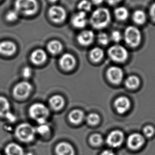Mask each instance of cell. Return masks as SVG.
<instances>
[{
  "mask_svg": "<svg viewBox=\"0 0 155 155\" xmlns=\"http://www.w3.org/2000/svg\"><path fill=\"white\" fill-rule=\"evenodd\" d=\"M94 39V34L92 31L86 30L80 32L78 36V41L83 46H88L92 43Z\"/></svg>",
  "mask_w": 155,
  "mask_h": 155,
  "instance_id": "obj_15",
  "label": "cell"
},
{
  "mask_svg": "<svg viewBox=\"0 0 155 155\" xmlns=\"http://www.w3.org/2000/svg\"><path fill=\"white\" fill-rule=\"evenodd\" d=\"M145 143V138L140 134L134 133L130 135L127 140V145L130 149L138 150L143 146Z\"/></svg>",
  "mask_w": 155,
  "mask_h": 155,
  "instance_id": "obj_12",
  "label": "cell"
},
{
  "mask_svg": "<svg viewBox=\"0 0 155 155\" xmlns=\"http://www.w3.org/2000/svg\"><path fill=\"white\" fill-rule=\"evenodd\" d=\"M30 117L39 124H46L49 115V110L45 105L41 103H34L29 109Z\"/></svg>",
  "mask_w": 155,
  "mask_h": 155,
  "instance_id": "obj_3",
  "label": "cell"
},
{
  "mask_svg": "<svg viewBox=\"0 0 155 155\" xmlns=\"http://www.w3.org/2000/svg\"><path fill=\"white\" fill-rule=\"evenodd\" d=\"M140 83V80L136 76H130L126 79L125 84L127 88L134 90L137 88Z\"/></svg>",
  "mask_w": 155,
  "mask_h": 155,
  "instance_id": "obj_25",
  "label": "cell"
},
{
  "mask_svg": "<svg viewBox=\"0 0 155 155\" xmlns=\"http://www.w3.org/2000/svg\"><path fill=\"white\" fill-rule=\"evenodd\" d=\"M32 74V70L31 67L29 66H25L23 67V69L22 70V75L25 78H30Z\"/></svg>",
  "mask_w": 155,
  "mask_h": 155,
  "instance_id": "obj_35",
  "label": "cell"
},
{
  "mask_svg": "<svg viewBox=\"0 0 155 155\" xmlns=\"http://www.w3.org/2000/svg\"><path fill=\"white\" fill-rule=\"evenodd\" d=\"M84 118V112L80 110H74L69 113L68 115L69 121L75 124H80Z\"/></svg>",
  "mask_w": 155,
  "mask_h": 155,
  "instance_id": "obj_22",
  "label": "cell"
},
{
  "mask_svg": "<svg viewBox=\"0 0 155 155\" xmlns=\"http://www.w3.org/2000/svg\"><path fill=\"white\" fill-rule=\"evenodd\" d=\"M143 132L145 137L147 138H150L155 134V129L152 126H147L144 128Z\"/></svg>",
  "mask_w": 155,
  "mask_h": 155,
  "instance_id": "obj_34",
  "label": "cell"
},
{
  "mask_svg": "<svg viewBox=\"0 0 155 155\" xmlns=\"http://www.w3.org/2000/svg\"><path fill=\"white\" fill-rule=\"evenodd\" d=\"M90 142L93 146H99L102 144L103 142V138L101 135L97 134H93L90 138Z\"/></svg>",
  "mask_w": 155,
  "mask_h": 155,
  "instance_id": "obj_29",
  "label": "cell"
},
{
  "mask_svg": "<svg viewBox=\"0 0 155 155\" xmlns=\"http://www.w3.org/2000/svg\"><path fill=\"white\" fill-rule=\"evenodd\" d=\"M86 119L88 124L92 126H94L97 125L100 122V117L97 113H92L87 115Z\"/></svg>",
  "mask_w": 155,
  "mask_h": 155,
  "instance_id": "obj_30",
  "label": "cell"
},
{
  "mask_svg": "<svg viewBox=\"0 0 155 155\" xmlns=\"http://www.w3.org/2000/svg\"><path fill=\"white\" fill-rule=\"evenodd\" d=\"M15 10L19 14L31 16L36 14L39 8L37 0H16L15 3Z\"/></svg>",
  "mask_w": 155,
  "mask_h": 155,
  "instance_id": "obj_2",
  "label": "cell"
},
{
  "mask_svg": "<svg viewBox=\"0 0 155 155\" xmlns=\"http://www.w3.org/2000/svg\"><path fill=\"white\" fill-rule=\"evenodd\" d=\"M108 54L112 61L122 63L128 58V52L124 47L119 45H115L109 49Z\"/></svg>",
  "mask_w": 155,
  "mask_h": 155,
  "instance_id": "obj_6",
  "label": "cell"
},
{
  "mask_svg": "<svg viewBox=\"0 0 155 155\" xmlns=\"http://www.w3.org/2000/svg\"><path fill=\"white\" fill-rule=\"evenodd\" d=\"M76 63L75 57L68 53L63 54L59 60L61 67L65 71H70L73 69Z\"/></svg>",
  "mask_w": 155,
  "mask_h": 155,
  "instance_id": "obj_13",
  "label": "cell"
},
{
  "mask_svg": "<svg viewBox=\"0 0 155 155\" xmlns=\"http://www.w3.org/2000/svg\"><path fill=\"white\" fill-rule=\"evenodd\" d=\"M92 2L88 0H81L78 4V8L80 11L84 12L90 11L92 8Z\"/></svg>",
  "mask_w": 155,
  "mask_h": 155,
  "instance_id": "obj_28",
  "label": "cell"
},
{
  "mask_svg": "<svg viewBox=\"0 0 155 155\" xmlns=\"http://www.w3.org/2000/svg\"><path fill=\"white\" fill-rule=\"evenodd\" d=\"M51 107L56 111H58L63 108L65 104V100L60 95H54L49 100Z\"/></svg>",
  "mask_w": 155,
  "mask_h": 155,
  "instance_id": "obj_21",
  "label": "cell"
},
{
  "mask_svg": "<svg viewBox=\"0 0 155 155\" xmlns=\"http://www.w3.org/2000/svg\"><path fill=\"white\" fill-rule=\"evenodd\" d=\"M150 15L153 21H155V3L151 6L150 8Z\"/></svg>",
  "mask_w": 155,
  "mask_h": 155,
  "instance_id": "obj_38",
  "label": "cell"
},
{
  "mask_svg": "<svg viewBox=\"0 0 155 155\" xmlns=\"http://www.w3.org/2000/svg\"><path fill=\"white\" fill-rule=\"evenodd\" d=\"M97 41L100 44L107 45L109 44L110 38L107 34L104 32H101L97 36Z\"/></svg>",
  "mask_w": 155,
  "mask_h": 155,
  "instance_id": "obj_32",
  "label": "cell"
},
{
  "mask_svg": "<svg viewBox=\"0 0 155 155\" xmlns=\"http://www.w3.org/2000/svg\"><path fill=\"white\" fill-rule=\"evenodd\" d=\"M91 2L95 5H99L103 2L104 0H91Z\"/></svg>",
  "mask_w": 155,
  "mask_h": 155,
  "instance_id": "obj_40",
  "label": "cell"
},
{
  "mask_svg": "<svg viewBox=\"0 0 155 155\" xmlns=\"http://www.w3.org/2000/svg\"><path fill=\"white\" fill-rule=\"evenodd\" d=\"M129 13L127 8L124 6H120L114 10V15L116 18L119 21H124L129 17Z\"/></svg>",
  "mask_w": 155,
  "mask_h": 155,
  "instance_id": "obj_24",
  "label": "cell"
},
{
  "mask_svg": "<svg viewBox=\"0 0 155 155\" xmlns=\"http://www.w3.org/2000/svg\"><path fill=\"white\" fill-rule=\"evenodd\" d=\"M124 138L123 132L120 130H114L109 134L107 137V143L110 147L117 148L121 146Z\"/></svg>",
  "mask_w": 155,
  "mask_h": 155,
  "instance_id": "obj_11",
  "label": "cell"
},
{
  "mask_svg": "<svg viewBox=\"0 0 155 155\" xmlns=\"http://www.w3.org/2000/svg\"><path fill=\"white\" fill-rule=\"evenodd\" d=\"M107 78L112 84L117 85L121 83L124 78V71L122 69L117 66L110 67L107 71Z\"/></svg>",
  "mask_w": 155,
  "mask_h": 155,
  "instance_id": "obj_10",
  "label": "cell"
},
{
  "mask_svg": "<svg viewBox=\"0 0 155 155\" xmlns=\"http://www.w3.org/2000/svg\"><path fill=\"white\" fill-rule=\"evenodd\" d=\"M0 155H1V153H0Z\"/></svg>",
  "mask_w": 155,
  "mask_h": 155,
  "instance_id": "obj_42",
  "label": "cell"
},
{
  "mask_svg": "<svg viewBox=\"0 0 155 155\" xmlns=\"http://www.w3.org/2000/svg\"><path fill=\"white\" fill-rule=\"evenodd\" d=\"M32 86L29 82L22 81L15 85L13 90V96L18 99H24L29 96Z\"/></svg>",
  "mask_w": 155,
  "mask_h": 155,
  "instance_id": "obj_7",
  "label": "cell"
},
{
  "mask_svg": "<svg viewBox=\"0 0 155 155\" xmlns=\"http://www.w3.org/2000/svg\"><path fill=\"white\" fill-rule=\"evenodd\" d=\"M17 49L16 45L12 41L6 40L0 42V54L3 56H12L16 52Z\"/></svg>",
  "mask_w": 155,
  "mask_h": 155,
  "instance_id": "obj_14",
  "label": "cell"
},
{
  "mask_svg": "<svg viewBox=\"0 0 155 155\" xmlns=\"http://www.w3.org/2000/svg\"><path fill=\"white\" fill-rule=\"evenodd\" d=\"M122 0H106L107 3L110 5H115L119 4Z\"/></svg>",
  "mask_w": 155,
  "mask_h": 155,
  "instance_id": "obj_37",
  "label": "cell"
},
{
  "mask_svg": "<svg viewBox=\"0 0 155 155\" xmlns=\"http://www.w3.org/2000/svg\"><path fill=\"white\" fill-rule=\"evenodd\" d=\"M47 55L45 51L41 49H38L32 52L30 60L35 65H41L46 61Z\"/></svg>",
  "mask_w": 155,
  "mask_h": 155,
  "instance_id": "obj_17",
  "label": "cell"
},
{
  "mask_svg": "<svg viewBox=\"0 0 155 155\" xmlns=\"http://www.w3.org/2000/svg\"><path fill=\"white\" fill-rule=\"evenodd\" d=\"M90 56L94 62H99L104 57V51L99 47H95L90 51Z\"/></svg>",
  "mask_w": 155,
  "mask_h": 155,
  "instance_id": "obj_26",
  "label": "cell"
},
{
  "mask_svg": "<svg viewBox=\"0 0 155 155\" xmlns=\"http://www.w3.org/2000/svg\"><path fill=\"white\" fill-rule=\"evenodd\" d=\"M111 13L105 8H99L94 11L90 18V23L93 27L102 29L109 25L111 22Z\"/></svg>",
  "mask_w": 155,
  "mask_h": 155,
  "instance_id": "obj_1",
  "label": "cell"
},
{
  "mask_svg": "<svg viewBox=\"0 0 155 155\" xmlns=\"http://www.w3.org/2000/svg\"><path fill=\"white\" fill-rule=\"evenodd\" d=\"M111 39L115 42H119L122 39V35L119 31H114L111 35Z\"/></svg>",
  "mask_w": 155,
  "mask_h": 155,
  "instance_id": "obj_36",
  "label": "cell"
},
{
  "mask_svg": "<svg viewBox=\"0 0 155 155\" xmlns=\"http://www.w3.org/2000/svg\"><path fill=\"white\" fill-rule=\"evenodd\" d=\"M5 153L6 155H25L23 148L15 143H10L6 146Z\"/></svg>",
  "mask_w": 155,
  "mask_h": 155,
  "instance_id": "obj_20",
  "label": "cell"
},
{
  "mask_svg": "<svg viewBox=\"0 0 155 155\" xmlns=\"http://www.w3.org/2000/svg\"><path fill=\"white\" fill-rule=\"evenodd\" d=\"M132 19L138 25H143L146 20V15L143 11L136 10L133 14Z\"/></svg>",
  "mask_w": 155,
  "mask_h": 155,
  "instance_id": "obj_27",
  "label": "cell"
},
{
  "mask_svg": "<svg viewBox=\"0 0 155 155\" xmlns=\"http://www.w3.org/2000/svg\"><path fill=\"white\" fill-rule=\"evenodd\" d=\"M101 155H115V154L112 150H106L102 152V153H101Z\"/></svg>",
  "mask_w": 155,
  "mask_h": 155,
  "instance_id": "obj_39",
  "label": "cell"
},
{
  "mask_svg": "<svg viewBox=\"0 0 155 155\" xmlns=\"http://www.w3.org/2000/svg\"><path fill=\"white\" fill-rule=\"evenodd\" d=\"M56 152L58 155H75L73 147L66 142L58 143L56 148Z\"/></svg>",
  "mask_w": 155,
  "mask_h": 155,
  "instance_id": "obj_19",
  "label": "cell"
},
{
  "mask_svg": "<svg viewBox=\"0 0 155 155\" xmlns=\"http://www.w3.org/2000/svg\"><path fill=\"white\" fill-rule=\"evenodd\" d=\"M19 15L18 12L15 10L8 11L5 15V19L8 22H15L18 19Z\"/></svg>",
  "mask_w": 155,
  "mask_h": 155,
  "instance_id": "obj_31",
  "label": "cell"
},
{
  "mask_svg": "<svg viewBox=\"0 0 155 155\" xmlns=\"http://www.w3.org/2000/svg\"><path fill=\"white\" fill-rule=\"evenodd\" d=\"M124 39L129 46L131 47L138 46L141 41V34L140 30L136 27H128L124 32Z\"/></svg>",
  "mask_w": 155,
  "mask_h": 155,
  "instance_id": "obj_5",
  "label": "cell"
},
{
  "mask_svg": "<svg viewBox=\"0 0 155 155\" xmlns=\"http://www.w3.org/2000/svg\"><path fill=\"white\" fill-rule=\"evenodd\" d=\"M0 117H5L10 122L16 120L15 115L11 112L10 102L5 97H0Z\"/></svg>",
  "mask_w": 155,
  "mask_h": 155,
  "instance_id": "obj_9",
  "label": "cell"
},
{
  "mask_svg": "<svg viewBox=\"0 0 155 155\" xmlns=\"http://www.w3.org/2000/svg\"><path fill=\"white\" fill-rule=\"evenodd\" d=\"M114 107L118 113L124 114L130 109V100L126 97H119L115 100Z\"/></svg>",
  "mask_w": 155,
  "mask_h": 155,
  "instance_id": "obj_16",
  "label": "cell"
},
{
  "mask_svg": "<svg viewBox=\"0 0 155 155\" xmlns=\"http://www.w3.org/2000/svg\"><path fill=\"white\" fill-rule=\"evenodd\" d=\"M48 15L54 22L61 23L66 19V12L62 6L54 5L49 8Z\"/></svg>",
  "mask_w": 155,
  "mask_h": 155,
  "instance_id": "obj_8",
  "label": "cell"
},
{
  "mask_svg": "<svg viewBox=\"0 0 155 155\" xmlns=\"http://www.w3.org/2000/svg\"><path fill=\"white\" fill-rule=\"evenodd\" d=\"M36 129L28 123L20 124L15 129V135L19 140L24 143H29L34 140L36 134Z\"/></svg>",
  "mask_w": 155,
  "mask_h": 155,
  "instance_id": "obj_4",
  "label": "cell"
},
{
  "mask_svg": "<svg viewBox=\"0 0 155 155\" xmlns=\"http://www.w3.org/2000/svg\"><path fill=\"white\" fill-rule=\"evenodd\" d=\"M36 132H38L39 134L41 135H45L47 134L49 131H50V128L46 124H40L39 126H38V128L36 129Z\"/></svg>",
  "mask_w": 155,
  "mask_h": 155,
  "instance_id": "obj_33",
  "label": "cell"
},
{
  "mask_svg": "<svg viewBox=\"0 0 155 155\" xmlns=\"http://www.w3.org/2000/svg\"><path fill=\"white\" fill-rule=\"evenodd\" d=\"M87 22L86 12L80 11L74 15L71 19V23L77 28H83L85 27Z\"/></svg>",
  "mask_w": 155,
  "mask_h": 155,
  "instance_id": "obj_18",
  "label": "cell"
},
{
  "mask_svg": "<svg viewBox=\"0 0 155 155\" xmlns=\"http://www.w3.org/2000/svg\"><path fill=\"white\" fill-rule=\"evenodd\" d=\"M49 2H51V3H55V2H56L57 1H58V0H48Z\"/></svg>",
  "mask_w": 155,
  "mask_h": 155,
  "instance_id": "obj_41",
  "label": "cell"
},
{
  "mask_svg": "<svg viewBox=\"0 0 155 155\" xmlns=\"http://www.w3.org/2000/svg\"><path fill=\"white\" fill-rule=\"evenodd\" d=\"M47 49L49 52L51 54H58L63 49V45L61 42L57 40H52L51 42H49L47 45Z\"/></svg>",
  "mask_w": 155,
  "mask_h": 155,
  "instance_id": "obj_23",
  "label": "cell"
}]
</instances>
